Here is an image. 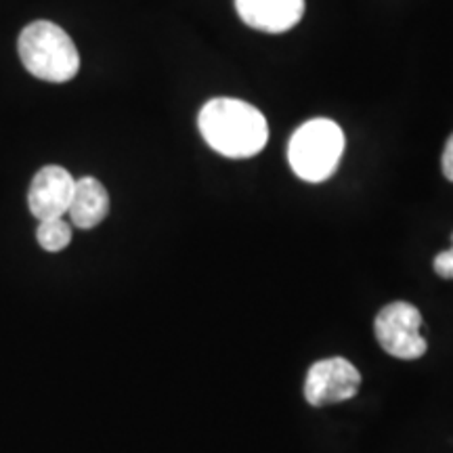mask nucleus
Returning <instances> with one entry per match:
<instances>
[{
  "label": "nucleus",
  "mask_w": 453,
  "mask_h": 453,
  "mask_svg": "<svg viewBox=\"0 0 453 453\" xmlns=\"http://www.w3.org/2000/svg\"><path fill=\"white\" fill-rule=\"evenodd\" d=\"M197 127L203 141L225 157H252L269 141V124L257 107L242 99L217 97L200 110Z\"/></svg>",
  "instance_id": "obj_1"
},
{
  "label": "nucleus",
  "mask_w": 453,
  "mask_h": 453,
  "mask_svg": "<svg viewBox=\"0 0 453 453\" xmlns=\"http://www.w3.org/2000/svg\"><path fill=\"white\" fill-rule=\"evenodd\" d=\"M17 49L26 70L44 82H67L81 70L76 44L53 21H34L26 26Z\"/></svg>",
  "instance_id": "obj_2"
},
{
  "label": "nucleus",
  "mask_w": 453,
  "mask_h": 453,
  "mask_svg": "<svg viewBox=\"0 0 453 453\" xmlns=\"http://www.w3.org/2000/svg\"><path fill=\"white\" fill-rule=\"evenodd\" d=\"M344 154V133L334 120L315 118L296 128L288 143V162L298 179L324 183L336 173Z\"/></svg>",
  "instance_id": "obj_3"
},
{
  "label": "nucleus",
  "mask_w": 453,
  "mask_h": 453,
  "mask_svg": "<svg viewBox=\"0 0 453 453\" xmlns=\"http://www.w3.org/2000/svg\"><path fill=\"white\" fill-rule=\"evenodd\" d=\"M422 313L411 303H390L373 321L378 342L390 357L396 359H420L428 344L422 336Z\"/></svg>",
  "instance_id": "obj_4"
},
{
  "label": "nucleus",
  "mask_w": 453,
  "mask_h": 453,
  "mask_svg": "<svg viewBox=\"0 0 453 453\" xmlns=\"http://www.w3.org/2000/svg\"><path fill=\"white\" fill-rule=\"evenodd\" d=\"M361 373L344 357H330L311 365L304 378V399L313 407L342 403L359 393Z\"/></svg>",
  "instance_id": "obj_5"
},
{
  "label": "nucleus",
  "mask_w": 453,
  "mask_h": 453,
  "mask_svg": "<svg viewBox=\"0 0 453 453\" xmlns=\"http://www.w3.org/2000/svg\"><path fill=\"white\" fill-rule=\"evenodd\" d=\"M76 179L61 166H44L32 179L27 206L36 219H64L70 211Z\"/></svg>",
  "instance_id": "obj_6"
},
{
  "label": "nucleus",
  "mask_w": 453,
  "mask_h": 453,
  "mask_svg": "<svg viewBox=\"0 0 453 453\" xmlns=\"http://www.w3.org/2000/svg\"><path fill=\"white\" fill-rule=\"evenodd\" d=\"M235 9L243 24L254 30L281 34L303 19L304 0H235Z\"/></svg>",
  "instance_id": "obj_7"
},
{
  "label": "nucleus",
  "mask_w": 453,
  "mask_h": 453,
  "mask_svg": "<svg viewBox=\"0 0 453 453\" xmlns=\"http://www.w3.org/2000/svg\"><path fill=\"white\" fill-rule=\"evenodd\" d=\"M107 212H110V194L105 187L93 177L76 180L70 211H67L72 223L81 229H93L104 223Z\"/></svg>",
  "instance_id": "obj_8"
},
{
  "label": "nucleus",
  "mask_w": 453,
  "mask_h": 453,
  "mask_svg": "<svg viewBox=\"0 0 453 453\" xmlns=\"http://www.w3.org/2000/svg\"><path fill=\"white\" fill-rule=\"evenodd\" d=\"M36 237H38V243H41L47 252H61L64 248L70 246L72 226L65 219L41 220Z\"/></svg>",
  "instance_id": "obj_9"
},
{
  "label": "nucleus",
  "mask_w": 453,
  "mask_h": 453,
  "mask_svg": "<svg viewBox=\"0 0 453 453\" xmlns=\"http://www.w3.org/2000/svg\"><path fill=\"white\" fill-rule=\"evenodd\" d=\"M434 271L443 280H453V246L434 257Z\"/></svg>",
  "instance_id": "obj_10"
},
{
  "label": "nucleus",
  "mask_w": 453,
  "mask_h": 453,
  "mask_svg": "<svg viewBox=\"0 0 453 453\" xmlns=\"http://www.w3.org/2000/svg\"><path fill=\"white\" fill-rule=\"evenodd\" d=\"M441 168H443V174L447 180L453 183V134L447 139L445 150H443V157H441Z\"/></svg>",
  "instance_id": "obj_11"
}]
</instances>
